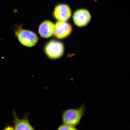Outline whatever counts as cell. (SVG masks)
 Listing matches in <instances>:
<instances>
[{
  "label": "cell",
  "instance_id": "277c9868",
  "mask_svg": "<svg viewBox=\"0 0 130 130\" xmlns=\"http://www.w3.org/2000/svg\"><path fill=\"white\" fill-rule=\"evenodd\" d=\"M91 16L88 10L85 9H80L76 11L73 16L74 23L77 26H85L90 22Z\"/></svg>",
  "mask_w": 130,
  "mask_h": 130
},
{
  "label": "cell",
  "instance_id": "8992f818",
  "mask_svg": "<svg viewBox=\"0 0 130 130\" xmlns=\"http://www.w3.org/2000/svg\"><path fill=\"white\" fill-rule=\"evenodd\" d=\"M72 30V26L69 23L58 21L55 25L54 35L57 38L64 39L69 36Z\"/></svg>",
  "mask_w": 130,
  "mask_h": 130
},
{
  "label": "cell",
  "instance_id": "7a4b0ae2",
  "mask_svg": "<svg viewBox=\"0 0 130 130\" xmlns=\"http://www.w3.org/2000/svg\"><path fill=\"white\" fill-rule=\"evenodd\" d=\"M15 35L20 43L27 47H33L38 41V38L35 32L19 27L15 31Z\"/></svg>",
  "mask_w": 130,
  "mask_h": 130
},
{
  "label": "cell",
  "instance_id": "3957f363",
  "mask_svg": "<svg viewBox=\"0 0 130 130\" xmlns=\"http://www.w3.org/2000/svg\"><path fill=\"white\" fill-rule=\"evenodd\" d=\"M64 51L63 43L56 40H50L44 47L45 54L51 59H56L61 58L64 54Z\"/></svg>",
  "mask_w": 130,
  "mask_h": 130
},
{
  "label": "cell",
  "instance_id": "9c48e42d",
  "mask_svg": "<svg viewBox=\"0 0 130 130\" xmlns=\"http://www.w3.org/2000/svg\"><path fill=\"white\" fill-rule=\"evenodd\" d=\"M57 130H79L75 127L68 125L63 124L60 125L58 127Z\"/></svg>",
  "mask_w": 130,
  "mask_h": 130
},
{
  "label": "cell",
  "instance_id": "ba28073f",
  "mask_svg": "<svg viewBox=\"0 0 130 130\" xmlns=\"http://www.w3.org/2000/svg\"><path fill=\"white\" fill-rule=\"evenodd\" d=\"M13 114L15 130H36L30 124L27 117L20 119L18 117L15 111H13Z\"/></svg>",
  "mask_w": 130,
  "mask_h": 130
},
{
  "label": "cell",
  "instance_id": "52a82bcc",
  "mask_svg": "<svg viewBox=\"0 0 130 130\" xmlns=\"http://www.w3.org/2000/svg\"><path fill=\"white\" fill-rule=\"evenodd\" d=\"M55 28V25L52 22L49 21H45L42 22L39 26V33L43 38H50L54 35Z\"/></svg>",
  "mask_w": 130,
  "mask_h": 130
},
{
  "label": "cell",
  "instance_id": "5b68a950",
  "mask_svg": "<svg viewBox=\"0 0 130 130\" xmlns=\"http://www.w3.org/2000/svg\"><path fill=\"white\" fill-rule=\"evenodd\" d=\"M71 10L67 5L60 4L57 5L55 8L53 16L58 21L66 22L71 16Z\"/></svg>",
  "mask_w": 130,
  "mask_h": 130
},
{
  "label": "cell",
  "instance_id": "6da1fadb",
  "mask_svg": "<svg viewBox=\"0 0 130 130\" xmlns=\"http://www.w3.org/2000/svg\"><path fill=\"white\" fill-rule=\"evenodd\" d=\"M85 109L84 104L78 108H70L64 110L62 115L63 124L75 127L77 126L80 122Z\"/></svg>",
  "mask_w": 130,
  "mask_h": 130
},
{
  "label": "cell",
  "instance_id": "30bf717a",
  "mask_svg": "<svg viewBox=\"0 0 130 130\" xmlns=\"http://www.w3.org/2000/svg\"><path fill=\"white\" fill-rule=\"evenodd\" d=\"M4 130H15L12 126H8L5 128Z\"/></svg>",
  "mask_w": 130,
  "mask_h": 130
}]
</instances>
